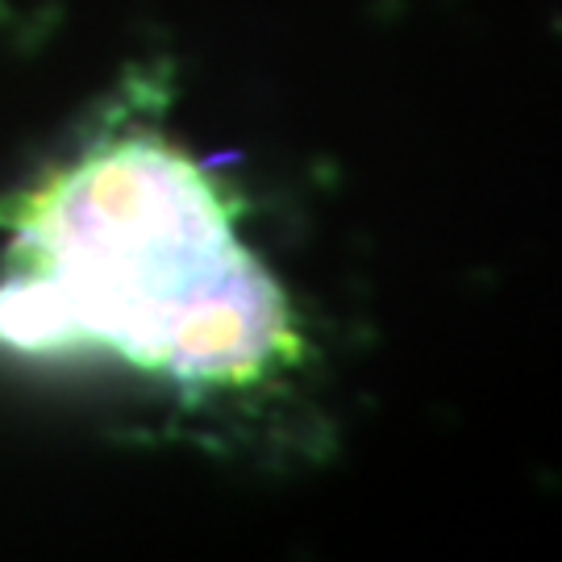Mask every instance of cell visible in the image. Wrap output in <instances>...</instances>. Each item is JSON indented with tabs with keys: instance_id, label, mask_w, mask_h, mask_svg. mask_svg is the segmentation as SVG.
<instances>
[{
	"instance_id": "obj_1",
	"label": "cell",
	"mask_w": 562,
	"mask_h": 562,
	"mask_svg": "<svg viewBox=\"0 0 562 562\" xmlns=\"http://www.w3.org/2000/svg\"><path fill=\"white\" fill-rule=\"evenodd\" d=\"M0 346L113 355L176 383L241 387L292 359L296 329L213 176L171 142L134 134L13 204Z\"/></svg>"
}]
</instances>
